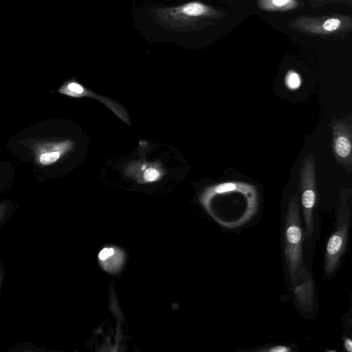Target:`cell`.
Returning a JSON list of instances; mask_svg holds the SVG:
<instances>
[{"label":"cell","mask_w":352,"mask_h":352,"mask_svg":"<svg viewBox=\"0 0 352 352\" xmlns=\"http://www.w3.org/2000/svg\"><path fill=\"white\" fill-rule=\"evenodd\" d=\"M7 205L4 203L0 204V221L3 217L6 210H7Z\"/></svg>","instance_id":"obj_17"},{"label":"cell","mask_w":352,"mask_h":352,"mask_svg":"<svg viewBox=\"0 0 352 352\" xmlns=\"http://www.w3.org/2000/svg\"><path fill=\"white\" fill-rule=\"evenodd\" d=\"M298 187L302 207L306 236L309 239L314 232L313 211L316 201V162L313 153H309L302 161Z\"/></svg>","instance_id":"obj_4"},{"label":"cell","mask_w":352,"mask_h":352,"mask_svg":"<svg viewBox=\"0 0 352 352\" xmlns=\"http://www.w3.org/2000/svg\"><path fill=\"white\" fill-rule=\"evenodd\" d=\"M332 149L336 162L348 172L352 168L351 124L344 120L331 119Z\"/></svg>","instance_id":"obj_6"},{"label":"cell","mask_w":352,"mask_h":352,"mask_svg":"<svg viewBox=\"0 0 352 352\" xmlns=\"http://www.w3.org/2000/svg\"><path fill=\"white\" fill-rule=\"evenodd\" d=\"M285 83L289 89L295 91L301 85V77L296 71L289 70L285 75Z\"/></svg>","instance_id":"obj_11"},{"label":"cell","mask_w":352,"mask_h":352,"mask_svg":"<svg viewBox=\"0 0 352 352\" xmlns=\"http://www.w3.org/2000/svg\"><path fill=\"white\" fill-rule=\"evenodd\" d=\"M261 351H268V352H289L292 351V349L287 346L276 345V346H274L270 349H262Z\"/></svg>","instance_id":"obj_15"},{"label":"cell","mask_w":352,"mask_h":352,"mask_svg":"<svg viewBox=\"0 0 352 352\" xmlns=\"http://www.w3.org/2000/svg\"><path fill=\"white\" fill-rule=\"evenodd\" d=\"M303 234L300 217L299 195L292 196L287 205L284 231V254L292 283L303 265Z\"/></svg>","instance_id":"obj_2"},{"label":"cell","mask_w":352,"mask_h":352,"mask_svg":"<svg viewBox=\"0 0 352 352\" xmlns=\"http://www.w3.org/2000/svg\"><path fill=\"white\" fill-rule=\"evenodd\" d=\"M290 28L312 36L340 37L352 31V17L342 14L296 16L287 23Z\"/></svg>","instance_id":"obj_3"},{"label":"cell","mask_w":352,"mask_h":352,"mask_svg":"<svg viewBox=\"0 0 352 352\" xmlns=\"http://www.w3.org/2000/svg\"><path fill=\"white\" fill-rule=\"evenodd\" d=\"M293 294L300 308L307 312L314 307V281L306 267L302 265L291 283Z\"/></svg>","instance_id":"obj_7"},{"label":"cell","mask_w":352,"mask_h":352,"mask_svg":"<svg viewBox=\"0 0 352 352\" xmlns=\"http://www.w3.org/2000/svg\"><path fill=\"white\" fill-rule=\"evenodd\" d=\"M98 260L105 271L116 273L124 263V254L122 250L116 247L104 248L100 252Z\"/></svg>","instance_id":"obj_9"},{"label":"cell","mask_w":352,"mask_h":352,"mask_svg":"<svg viewBox=\"0 0 352 352\" xmlns=\"http://www.w3.org/2000/svg\"><path fill=\"white\" fill-rule=\"evenodd\" d=\"M257 7L265 12H289L301 8V0H256Z\"/></svg>","instance_id":"obj_10"},{"label":"cell","mask_w":352,"mask_h":352,"mask_svg":"<svg viewBox=\"0 0 352 352\" xmlns=\"http://www.w3.org/2000/svg\"><path fill=\"white\" fill-rule=\"evenodd\" d=\"M59 91L69 96H77L83 93L84 89L80 85L76 82H69L64 85L59 89Z\"/></svg>","instance_id":"obj_12"},{"label":"cell","mask_w":352,"mask_h":352,"mask_svg":"<svg viewBox=\"0 0 352 352\" xmlns=\"http://www.w3.org/2000/svg\"><path fill=\"white\" fill-rule=\"evenodd\" d=\"M70 142H46L35 147L36 159L41 165H50L56 162L69 147Z\"/></svg>","instance_id":"obj_8"},{"label":"cell","mask_w":352,"mask_h":352,"mask_svg":"<svg viewBox=\"0 0 352 352\" xmlns=\"http://www.w3.org/2000/svg\"><path fill=\"white\" fill-rule=\"evenodd\" d=\"M309 2L314 8L323 7L331 3H340L352 6V0H309Z\"/></svg>","instance_id":"obj_13"},{"label":"cell","mask_w":352,"mask_h":352,"mask_svg":"<svg viewBox=\"0 0 352 352\" xmlns=\"http://www.w3.org/2000/svg\"><path fill=\"white\" fill-rule=\"evenodd\" d=\"M350 221V210L344 198H342L338 212L336 230L329 238L324 255V272L331 276L337 269L346 249Z\"/></svg>","instance_id":"obj_5"},{"label":"cell","mask_w":352,"mask_h":352,"mask_svg":"<svg viewBox=\"0 0 352 352\" xmlns=\"http://www.w3.org/2000/svg\"><path fill=\"white\" fill-rule=\"evenodd\" d=\"M344 349L349 352L352 351V340L349 338H346L344 342Z\"/></svg>","instance_id":"obj_16"},{"label":"cell","mask_w":352,"mask_h":352,"mask_svg":"<svg viewBox=\"0 0 352 352\" xmlns=\"http://www.w3.org/2000/svg\"><path fill=\"white\" fill-rule=\"evenodd\" d=\"M1 279H2V274H1V272L0 271V285H1Z\"/></svg>","instance_id":"obj_18"},{"label":"cell","mask_w":352,"mask_h":352,"mask_svg":"<svg viewBox=\"0 0 352 352\" xmlns=\"http://www.w3.org/2000/svg\"><path fill=\"white\" fill-rule=\"evenodd\" d=\"M226 14L201 0H139L131 18L145 39L186 47L189 36L213 26Z\"/></svg>","instance_id":"obj_1"},{"label":"cell","mask_w":352,"mask_h":352,"mask_svg":"<svg viewBox=\"0 0 352 352\" xmlns=\"http://www.w3.org/2000/svg\"><path fill=\"white\" fill-rule=\"evenodd\" d=\"M159 175V172L157 170L150 168L145 172L144 179L146 181H154L158 178Z\"/></svg>","instance_id":"obj_14"}]
</instances>
